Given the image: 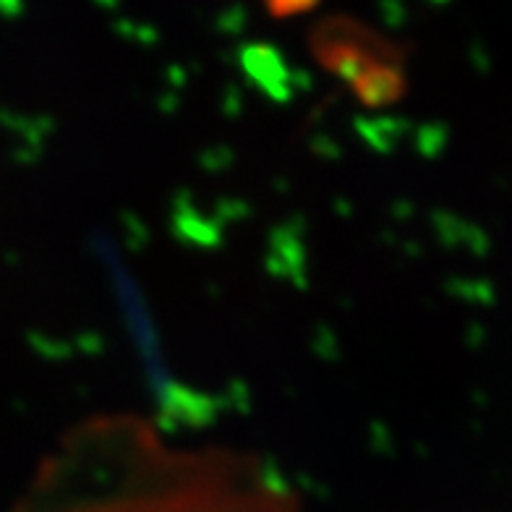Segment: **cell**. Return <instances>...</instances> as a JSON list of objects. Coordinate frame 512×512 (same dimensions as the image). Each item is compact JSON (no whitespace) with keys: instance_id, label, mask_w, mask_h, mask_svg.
Returning <instances> with one entry per match:
<instances>
[{"instance_id":"7a4b0ae2","label":"cell","mask_w":512,"mask_h":512,"mask_svg":"<svg viewBox=\"0 0 512 512\" xmlns=\"http://www.w3.org/2000/svg\"><path fill=\"white\" fill-rule=\"evenodd\" d=\"M264 3H267V8H270V14L275 16V19H288V16H298L311 11L319 0H264Z\"/></svg>"},{"instance_id":"6da1fadb","label":"cell","mask_w":512,"mask_h":512,"mask_svg":"<svg viewBox=\"0 0 512 512\" xmlns=\"http://www.w3.org/2000/svg\"><path fill=\"white\" fill-rule=\"evenodd\" d=\"M311 53L366 108H387L405 95L408 76L400 48L361 21L345 16L319 21L311 32Z\"/></svg>"}]
</instances>
